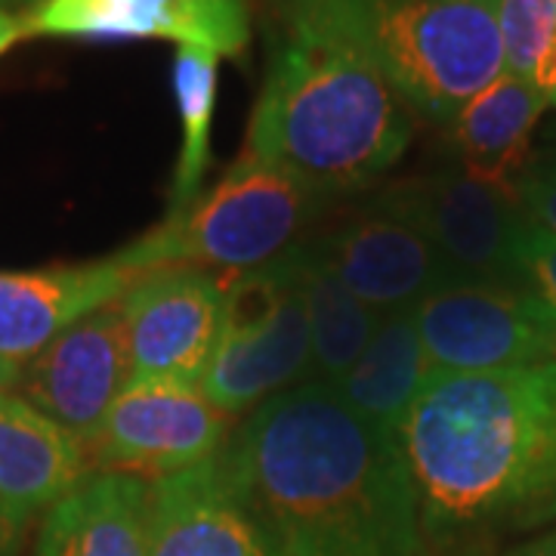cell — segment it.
Returning <instances> with one entry per match:
<instances>
[{
	"label": "cell",
	"instance_id": "1",
	"mask_svg": "<svg viewBox=\"0 0 556 556\" xmlns=\"http://www.w3.org/2000/svg\"><path fill=\"white\" fill-rule=\"evenodd\" d=\"M217 464L276 556H430L399 437L356 415L331 383L266 399Z\"/></svg>",
	"mask_w": 556,
	"mask_h": 556
},
{
	"label": "cell",
	"instance_id": "2",
	"mask_svg": "<svg viewBox=\"0 0 556 556\" xmlns=\"http://www.w3.org/2000/svg\"><path fill=\"white\" fill-rule=\"evenodd\" d=\"M399 445L430 551L554 526L556 358L430 378Z\"/></svg>",
	"mask_w": 556,
	"mask_h": 556
},
{
	"label": "cell",
	"instance_id": "3",
	"mask_svg": "<svg viewBox=\"0 0 556 556\" xmlns=\"http://www.w3.org/2000/svg\"><path fill=\"white\" fill-rule=\"evenodd\" d=\"M412 134L415 112L380 72L358 0H288L244 149L334 201L383 177Z\"/></svg>",
	"mask_w": 556,
	"mask_h": 556
},
{
	"label": "cell",
	"instance_id": "4",
	"mask_svg": "<svg viewBox=\"0 0 556 556\" xmlns=\"http://www.w3.org/2000/svg\"><path fill=\"white\" fill-rule=\"evenodd\" d=\"M325 204L300 179L244 149L211 192L167 214L118 254L139 273L164 266L254 273L298 248Z\"/></svg>",
	"mask_w": 556,
	"mask_h": 556
},
{
	"label": "cell",
	"instance_id": "5",
	"mask_svg": "<svg viewBox=\"0 0 556 556\" xmlns=\"http://www.w3.org/2000/svg\"><path fill=\"white\" fill-rule=\"evenodd\" d=\"M362 35L402 102L448 124L504 72L501 0H358Z\"/></svg>",
	"mask_w": 556,
	"mask_h": 556
},
{
	"label": "cell",
	"instance_id": "6",
	"mask_svg": "<svg viewBox=\"0 0 556 556\" xmlns=\"http://www.w3.org/2000/svg\"><path fill=\"white\" fill-rule=\"evenodd\" d=\"M313 378L309 309L298 248L226 281L223 325L201 390L226 415H251L266 399Z\"/></svg>",
	"mask_w": 556,
	"mask_h": 556
},
{
	"label": "cell",
	"instance_id": "7",
	"mask_svg": "<svg viewBox=\"0 0 556 556\" xmlns=\"http://www.w3.org/2000/svg\"><path fill=\"white\" fill-rule=\"evenodd\" d=\"M232 430L236 417L226 415L201 383L130 380L87 442L90 473L159 482L217 457Z\"/></svg>",
	"mask_w": 556,
	"mask_h": 556
},
{
	"label": "cell",
	"instance_id": "8",
	"mask_svg": "<svg viewBox=\"0 0 556 556\" xmlns=\"http://www.w3.org/2000/svg\"><path fill=\"white\" fill-rule=\"evenodd\" d=\"M430 378L556 358V321L529 285H448L415 306Z\"/></svg>",
	"mask_w": 556,
	"mask_h": 556
},
{
	"label": "cell",
	"instance_id": "9",
	"mask_svg": "<svg viewBox=\"0 0 556 556\" xmlns=\"http://www.w3.org/2000/svg\"><path fill=\"white\" fill-rule=\"evenodd\" d=\"M390 195L417 219L448 269L452 285H526L522 239L529 217L519 192L489 186L464 170L402 179Z\"/></svg>",
	"mask_w": 556,
	"mask_h": 556
},
{
	"label": "cell",
	"instance_id": "10",
	"mask_svg": "<svg viewBox=\"0 0 556 556\" xmlns=\"http://www.w3.org/2000/svg\"><path fill=\"white\" fill-rule=\"evenodd\" d=\"M229 276L199 266L149 269L121 298L134 380L201 383L223 325Z\"/></svg>",
	"mask_w": 556,
	"mask_h": 556
},
{
	"label": "cell",
	"instance_id": "11",
	"mask_svg": "<svg viewBox=\"0 0 556 556\" xmlns=\"http://www.w3.org/2000/svg\"><path fill=\"white\" fill-rule=\"evenodd\" d=\"M130 380L134 365L124 306L112 300L78 318L22 365L16 396L87 445Z\"/></svg>",
	"mask_w": 556,
	"mask_h": 556
},
{
	"label": "cell",
	"instance_id": "12",
	"mask_svg": "<svg viewBox=\"0 0 556 556\" xmlns=\"http://www.w3.org/2000/svg\"><path fill=\"white\" fill-rule=\"evenodd\" d=\"M318 241L340 281L380 316L415 309L452 285L430 236L390 189Z\"/></svg>",
	"mask_w": 556,
	"mask_h": 556
},
{
	"label": "cell",
	"instance_id": "13",
	"mask_svg": "<svg viewBox=\"0 0 556 556\" xmlns=\"http://www.w3.org/2000/svg\"><path fill=\"white\" fill-rule=\"evenodd\" d=\"M22 22L25 38L174 40L219 60L251 38L248 0H40Z\"/></svg>",
	"mask_w": 556,
	"mask_h": 556
},
{
	"label": "cell",
	"instance_id": "14",
	"mask_svg": "<svg viewBox=\"0 0 556 556\" xmlns=\"http://www.w3.org/2000/svg\"><path fill=\"white\" fill-rule=\"evenodd\" d=\"M142 276L121 254L75 266H47L31 273H0V358L25 365Z\"/></svg>",
	"mask_w": 556,
	"mask_h": 556
},
{
	"label": "cell",
	"instance_id": "15",
	"mask_svg": "<svg viewBox=\"0 0 556 556\" xmlns=\"http://www.w3.org/2000/svg\"><path fill=\"white\" fill-rule=\"evenodd\" d=\"M90 477L87 445L16 393H0V517L28 532Z\"/></svg>",
	"mask_w": 556,
	"mask_h": 556
},
{
	"label": "cell",
	"instance_id": "16",
	"mask_svg": "<svg viewBox=\"0 0 556 556\" xmlns=\"http://www.w3.org/2000/svg\"><path fill=\"white\" fill-rule=\"evenodd\" d=\"M152 556H276L217 457L152 482Z\"/></svg>",
	"mask_w": 556,
	"mask_h": 556
},
{
	"label": "cell",
	"instance_id": "17",
	"mask_svg": "<svg viewBox=\"0 0 556 556\" xmlns=\"http://www.w3.org/2000/svg\"><path fill=\"white\" fill-rule=\"evenodd\" d=\"M31 556H152V482L84 477L43 514Z\"/></svg>",
	"mask_w": 556,
	"mask_h": 556
},
{
	"label": "cell",
	"instance_id": "18",
	"mask_svg": "<svg viewBox=\"0 0 556 556\" xmlns=\"http://www.w3.org/2000/svg\"><path fill=\"white\" fill-rule=\"evenodd\" d=\"M547 105V93L532 80L501 72L452 121L460 170L497 189L519 192L532 134Z\"/></svg>",
	"mask_w": 556,
	"mask_h": 556
},
{
	"label": "cell",
	"instance_id": "19",
	"mask_svg": "<svg viewBox=\"0 0 556 556\" xmlns=\"http://www.w3.org/2000/svg\"><path fill=\"white\" fill-rule=\"evenodd\" d=\"M427 380L430 365L424 356L415 309H396L380 316L375 338L368 340L356 365L334 383V390L356 415L399 437Z\"/></svg>",
	"mask_w": 556,
	"mask_h": 556
},
{
	"label": "cell",
	"instance_id": "20",
	"mask_svg": "<svg viewBox=\"0 0 556 556\" xmlns=\"http://www.w3.org/2000/svg\"><path fill=\"white\" fill-rule=\"evenodd\" d=\"M300 276L309 309V338H313V378L321 383H338L375 338L380 313L371 309L340 281L328 263L321 241L306 239L298 244Z\"/></svg>",
	"mask_w": 556,
	"mask_h": 556
},
{
	"label": "cell",
	"instance_id": "21",
	"mask_svg": "<svg viewBox=\"0 0 556 556\" xmlns=\"http://www.w3.org/2000/svg\"><path fill=\"white\" fill-rule=\"evenodd\" d=\"M219 56L201 47H179L174 60V97H177L182 142L174 167L170 207L167 214L182 211L201 195V182L211 167V124L217 109Z\"/></svg>",
	"mask_w": 556,
	"mask_h": 556
},
{
	"label": "cell",
	"instance_id": "22",
	"mask_svg": "<svg viewBox=\"0 0 556 556\" xmlns=\"http://www.w3.org/2000/svg\"><path fill=\"white\" fill-rule=\"evenodd\" d=\"M504 72L532 80L551 97L556 80L554 0H501Z\"/></svg>",
	"mask_w": 556,
	"mask_h": 556
},
{
	"label": "cell",
	"instance_id": "23",
	"mask_svg": "<svg viewBox=\"0 0 556 556\" xmlns=\"http://www.w3.org/2000/svg\"><path fill=\"white\" fill-rule=\"evenodd\" d=\"M522 278L556 321V236L544 232L532 219L522 239Z\"/></svg>",
	"mask_w": 556,
	"mask_h": 556
},
{
	"label": "cell",
	"instance_id": "24",
	"mask_svg": "<svg viewBox=\"0 0 556 556\" xmlns=\"http://www.w3.org/2000/svg\"><path fill=\"white\" fill-rule=\"evenodd\" d=\"M519 204L526 217L556 236V159L535 164L519 179Z\"/></svg>",
	"mask_w": 556,
	"mask_h": 556
},
{
	"label": "cell",
	"instance_id": "25",
	"mask_svg": "<svg viewBox=\"0 0 556 556\" xmlns=\"http://www.w3.org/2000/svg\"><path fill=\"white\" fill-rule=\"evenodd\" d=\"M22 38H25V22H22V16H13L10 10L0 7V56L7 50H13Z\"/></svg>",
	"mask_w": 556,
	"mask_h": 556
},
{
	"label": "cell",
	"instance_id": "26",
	"mask_svg": "<svg viewBox=\"0 0 556 556\" xmlns=\"http://www.w3.org/2000/svg\"><path fill=\"white\" fill-rule=\"evenodd\" d=\"M507 556H556V529L519 544L517 551H510Z\"/></svg>",
	"mask_w": 556,
	"mask_h": 556
},
{
	"label": "cell",
	"instance_id": "27",
	"mask_svg": "<svg viewBox=\"0 0 556 556\" xmlns=\"http://www.w3.org/2000/svg\"><path fill=\"white\" fill-rule=\"evenodd\" d=\"M22 538H25V532L13 529L7 519L0 517V556H22Z\"/></svg>",
	"mask_w": 556,
	"mask_h": 556
},
{
	"label": "cell",
	"instance_id": "28",
	"mask_svg": "<svg viewBox=\"0 0 556 556\" xmlns=\"http://www.w3.org/2000/svg\"><path fill=\"white\" fill-rule=\"evenodd\" d=\"M22 378L20 362H10V358H0V393H13L16 383Z\"/></svg>",
	"mask_w": 556,
	"mask_h": 556
},
{
	"label": "cell",
	"instance_id": "29",
	"mask_svg": "<svg viewBox=\"0 0 556 556\" xmlns=\"http://www.w3.org/2000/svg\"><path fill=\"white\" fill-rule=\"evenodd\" d=\"M40 0H0V7H3V10H7V7H28V10H31V7H38Z\"/></svg>",
	"mask_w": 556,
	"mask_h": 556
},
{
	"label": "cell",
	"instance_id": "30",
	"mask_svg": "<svg viewBox=\"0 0 556 556\" xmlns=\"http://www.w3.org/2000/svg\"><path fill=\"white\" fill-rule=\"evenodd\" d=\"M547 100H551V105H556V80L554 87H551V97H547Z\"/></svg>",
	"mask_w": 556,
	"mask_h": 556
},
{
	"label": "cell",
	"instance_id": "31",
	"mask_svg": "<svg viewBox=\"0 0 556 556\" xmlns=\"http://www.w3.org/2000/svg\"><path fill=\"white\" fill-rule=\"evenodd\" d=\"M554 13H556V0H554Z\"/></svg>",
	"mask_w": 556,
	"mask_h": 556
}]
</instances>
